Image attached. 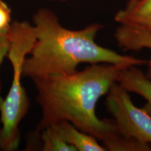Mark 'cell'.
<instances>
[{"label":"cell","mask_w":151,"mask_h":151,"mask_svg":"<svg viewBox=\"0 0 151 151\" xmlns=\"http://www.w3.org/2000/svg\"><path fill=\"white\" fill-rule=\"evenodd\" d=\"M125 67H128L92 64L81 71L32 78L42 111L38 131L58 122L68 121L80 131L104 142L111 134V120L98 118L96 106Z\"/></svg>","instance_id":"1"},{"label":"cell","mask_w":151,"mask_h":151,"mask_svg":"<svg viewBox=\"0 0 151 151\" xmlns=\"http://www.w3.org/2000/svg\"><path fill=\"white\" fill-rule=\"evenodd\" d=\"M37 39L24 60L22 76L37 78L67 73L82 63H111L124 67L148 65V60L119 54L99 46L96 37L102 24L93 23L81 29L64 27L55 13L40 9L33 16Z\"/></svg>","instance_id":"2"},{"label":"cell","mask_w":151,"mask_h":151,"mask_svg":"<svg viewBox=\"0 0 151 151\" xmlns=\"http://www.w3.org/2000/svg\"><path fill=\"white\" fill-rule=\"evenodd\" d=\"M9 41L7 58L13 69V79L9 93L0 107V150L18 149L20 134L19 124L27 114L29 101L21 83L24 60L37 39L34 25L27 21H14L6 35Z\"/></svg>","instance_id":"3"},{"label":"cell","mask_w":151,"mask_h":151,"mask_svg":"<svg viewBox=\"0 0 151 151\" xmlns=\"http://www.w3.org/2000/svg\"><path fill=\"white\" fill-rule=\"evenodd\" d=\"M105 106L118 133L151 146V116L134 104L129 92L118 82L113 84L107 93Z\"/></svg>","instance_id":"4"},{"label":"cell","mask_w":151,"mask_h":151,"mask_svg":"<svg viewBox=\"0 0 151 151\" xmlns=\"http://www.w3.org/2000/svg\"><path fill=\"white\" fill-rule=\"evenodd\" d=\"M120 24L140 28L151 33V0H128L115 15Z\"/></svg>","instance_id":"5"},{"label":"cell","mask_w":151,"mask_h":151,"mask_svg":"<svg viewBox=\"0 0 151 151\" xmlns=\"http://www.w3.org/2000/svg\"><path fill=\"white\" fill-rule=\"evenodd\" d=\"M129 92H134L146 101L143 109L151 116V79L137 66L125 67L120 71L118 81Z\"/></svg>","instance_id":"6"},{"label":"cell","mask_w":151,"mask_h":151,"mask_svg":"<svg viewBox=\"0 0 151 151\" xmlns=\"http://www.w3.org/2000/svg\"><path fill=\"white\" fill-rule=\"evenodd\" d=\"M114 37L117 45L124 51L140 50L147 48L151 52V33L140 28L120 24L116 28ZM147 76L151 78V58L148 61Z\"/></svg>","instance_id":"7"},{"label":"cell","mask_w":151,"mask_h":151,"mask_svg":"<svg viewBox=\"0 0 151 151\" xmlns=\"http://www.w3.org/2000/svg\"><path fill=\"white\" fill-rule=\"evenodd\" d=\"M60 137L77 151H106L93 136L81 132L71 122L60 121L50 125Z\"/></svg>","instance_id":"8"},{"label":"cell","mask_w":151,"mask_h":151,"mask_svg":"<svg viewBox=\"0 0 151 151\" xmlns=\"http://www.w3.org/2000/svg\"><path fill=\"white\" fill-rule=\"evenodd\" d=\"M41 132L42 150L44 151H77L74 147L66 143L55 130L50 126Z\"/></svg>","instance_id":"9"},{"label":"cell","mask_w":151,"mask_h":151,"mask_svg":"<svg viewBox=\"0 0 151 151\" xmlns=\"http://www.w3.org/2000/svg\"><path fill=\"white\" fill-rule=\"evenodd\" d=\"M11 26V10L3 0H0V36H6Z\"/></svg>","instance_id":"10"},{"label":"cell","mask_w":151,"mask_h":151,"mask_svg":"<svg viewBox=\"0 0 151 151\" xmlns=\"http://www.w3.org/2000/svg\"><path fill=\"white\" fill-rule=\"evenodd\" d=\"M9 48V41L6 36H0V66L5 57H7Z\"/></svg>","instance_id":"11"},{"label":"cell","mask_w":151,"mask_h":151,"mask_svg":"<svg viewBox=\"0 0 151 151\" xmlns=\"http://www.w3.org/2000/svg\"><path fill=\"white\" fill-rule=\"evenodd\" d=\"M1 81H0V107H1V106L2 104V102L4 101L3 97H1Z\"/></svg>","instance_id":"12"},{"label":"cell","mask_w":151,"mask_h":151,"mask_svg":"<svg viewBox=\"0 0 151 151\" xmlns=\"http://www.w3.org/2000/svg\"><path fill=\"white\" fill-rule=\"evenodd\" d=\"M52 1H73V0H52Z\"/></svg>","instance_id":"13"}]
</instances>
